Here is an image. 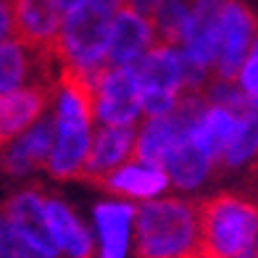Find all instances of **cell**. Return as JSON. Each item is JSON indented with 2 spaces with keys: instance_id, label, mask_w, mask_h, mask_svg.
I'll use <instances>...</instances> for the list:
<instances>
[{
  "instance_id": "44dd1931",
  "label": "cell",
  "mask_w": 258,
  "mask_h": 258,
  "mask_svg": "<svg viewBox=\"0 0 258 258\" xmlns=\"http://www.w3.org/2000/svg\"><path fill=\"white\" fill-rule=\"evenodd\" d=\"M258 153V108L248 111L240 121L237 137L224 156V166H240Z\"/></svg>"
},
{
  "instance_id": "7402d4cb",
  "label": "cell",
  "mask_w": 258,
  "mask_h": 258,
  "mask_svg": "<svg viewBox=\"0 0 258 258\" xmlns=\"http://www.w3.org/2000/svg\"><path fill=\"white\" fill-rule=\"evenodd\" d=\"M3 258H55L19 232L11 221H3Z\"/></svg>"
},
{
  "instance_id": "8fae6325",
  "label": "cell",
  "mask_w": 258,
  "mask_h": 258,
  "mask_svg": "<svg viewBox=\"0 0 258 258\" xmlns=\"http://www.w3.org/2000/svg\"><path fill=\"white\" fill-rule=\"evenodd\" d=\"M227 6L229 0H195L192 6L184 50L206 69L216 66L219 42H221V19H224Z\"/></svg>"
},
{
  "instance_id": "2e32d148",
  "label": "cell",
  "mask_w": 258,
  "mask_h": 258,
  "mask_svg": "<svg viewBox=\"0 0 258 258\" xmlns=\"http://www.w3.org/2000/svg\"><path fill=\"white\" fill-rule=\"evenodd\" d=\"M48 219H50L53 237L58 242V250H63L69 258H95V250H92V242L85 227L58 198H48Z\"/></svg>"
},
{
  "instance_id": "603a6c76",
  "label": "cell",
  "mask_w": 258,
  "mask_h": 258,
  "mask_svg": "<svg viewBox=\"0 0 258 258\" xmlns=\"http://www.w3.org/2000/svg\"><path fill=\"white\" fill-rule=\"evenodd\" d=\"M240 85H242V90L248 92L253 100H258V40L253 45L248 61H245V69L240 74Z\"/></svg>"
},
{
  "instance_id": "3957f363",
  "label": "cell",
  "mask_w": 258,
  "mask_h": 258,
  "mask_svg": "<svg viewBox=\"0 0 258 258\" xmlns=\"http://www.w3.org/2000/svg\"><path fill=\"white\" fill-rule=\"evenodd\" d=\"M116 11L100 0H82L63 16V29L58 40L61 66L77 69H105L108 66V42Z\"/></svg>"
},
{
  "instance_id": "ac0fdd59",
  "label": "cell",
  "mask_w": 258,
  "mask_h": 258,
  "mask_svg": "<svg viewBox=\"0 0 258 258\" xmlns=\"http://www.w3.org/2000/svg\"><path fill=\"white\" fill-rule=\"evenodd\" d=\"M132 216H137V211L124 203L95 206V221H98L100 240H103V258H124Z\"/></svg>"
},
{
  "instance_id": "4fadbf2b",
  "label": "cell",
  "mask_w": 258,
  "mask_h": 258,
  "mask_svg": "<svg viewBox=\"0 0 258 258\" xmlns=\"http://www.w3.org/2000/svg\"><path fill=\"white\" fill-rule=\"evenodd\" d=\"M58 87H42V85H29L21 87L11 95H3V108H0V135H3V145H8L11 140L21 137V132L32 124H37V119L45 113V108L55 100Z\"/></svg>"
},
{
  "instance_id": "52a82bcc",
  "label": "cell",
  "mask_w": 258,
  "mask_h": 258,
  "mask_svg": "<svg viewBox=\"0 0 258 258\" xmlns=\"http://www.w3.org/2000/svg\"><path fill=\"white\" fill-rule=\"evenodd\" d=\"M153 45H156V32H153L150 19L140 16L129 6L116 11L111 42H108V66L113 69L132 66L143 55H148Z\"/></svg>"
},
{
  "instance_id": "ffe728a7",
  "label": "cell",
  "mask_w": 258,
  "mask_h": 258,
  "mask_svg": "<svg viewBox=\"0 0 258 258\" xmlns=\"http://www.w3.org/2000/svg\"><path fill=\"white\" fill-rule=\"evenodd\" d=\"M27 48L19 40H3V48H0V58H3V77H0V87H3V95L21 90V82H24L32 72V58L24 53Z\"/></svg>"
},
{
  "instance_id": "ba28073f",
  "label": "cell",
  "mask_w": 258,
  "mask_h": 258,
  "mask_svg": "<svg viewBox=\"0 0 258 258\" xmlns=\"http://www.w3.org/2000/svg\"><path fill=\"white\" fill-rule=\"evenodd\" d=\"M3 221H11L32 242H37L42 250L55 255L58 242L53 237L50 219H48V195H42L40 187H29V190L11 195L3 206Z\"/></svg>"
},
{
  "instance_id": "30bf717a",
  "label": "cell",
  "mask_w": 258,
  "mask_h": 258,
  "mask_svg": "<svg viewBox=\"0 0 258 258\" xmlns=\"http://www.w3.org/2000/svg\"><path fill=\"white\" fill-rule=\"evenodd\" d=\"M53 145H55V116L53 119L48 116V119H40L29 132L3 145L6 174L21 177V174H29L32 169H48Z\"/></svg>"
},
{
  "instance_id": "277c9868",
  "label": "cell",
  "mask_w": 258,
  "mask_h": 258,
  "mask_svg": "<svg viewBox=\"0 0 258 258\" xmlns=\"http://www.w3.org/2000/svg\"><path fill=\"white\" fill-rule=\"evenodd\" d=\"M14 11V40L29 53H58L63 29L61 0H8Z\"/></svg>"
},
{
  "instance_id": "484cf974",
  "label": "cell",
  "mask_w": 258,
  "mask_h": 258,
  "mask_svg": "<svg viewBox=\"0 0 258 258\" xmlns=\"http://www.w3.org/2000/svg\"><path fill=\"white\" fill-rule=\"evenodd\" d=\"M242 258H258V245H255V248H253L248 255H242Z\"/></svg>"
},
{
  "instance_id": "9c48e42d",
  "label": "cell",
  "mask_w": 258,
  "mask_h": 258,
  "mask_svg": "<svg viewBox=\"0 0 258 258\" xmlns=\"http://www.w3.org/2000/svg\"><path fill=\"white\" fill-rule=\"evenodd\" d=\"M137 135L135 126H103L95 132L90 148V158L82 169V177L90 184H98L100 179H105L108 174L116 171V166H121L124 161H129L135 156L137 148Z\"/></svg>"
},
{
  "instance_id": "cb8c5ba5",
  "label": "cell",
  "mask_w": 258,
  "mask_h": 258,
  "mask_svg": "<svg viewBox=\"0 0 258 258\" xmlns=\"http://www.w3.org/2000/svg\"><path fill=\"white\" fill-rule=\"evenodd\" d=\"M163 0H129V8H135L140 16H145V19H153L156 16V11L161 8Z\"/></svg>"
},
{
  "instance_id": "7a4b0ae2",
  "label": "cell",
  "mask_w": 258,
  "mask_h": 258,
  "mask_svg": "<svg viewBox=\"0 0 258 258\" xmlns=\"http://www.w3.org/2000/svg\"><path fill=\"white\" fill-rule=\"evenodd\" d=\"M137 258H198L201 227L195 203L179 198L148 201L137 208Z\"/></svg>"
},
{
  "instance_id": "6da1fadb",
  "label": "cell",
  "mask_w": 258,
  "mask_h": 258,
  "mask_svg": "<svg viewBox=\"0 0 258 258\" xmlns=\"http://www.w3.org/2000/svg\"><path fill=\"white\" fill-rule=\"evenodd\" d=\"M201 248L198 258H242L258 245V206L234 192L195 203Z\"/></svg>"
},
{
  "instance_id": "7c38bea8",
  "label": "cell",
  "mask_w": 258,
  "mask_h": 258,
  "mask_svg": "<svg viewBox=\"0 0 258 258\" xmlns=\"http://www.w3.org/2000/svg\"><path fill=\"white\" fill-rule=\"evenodd\" d=\"M132 72L140 82V92H163L182 98L184 72H182V48L153 45L148 55L132 63Z\"/></svg>"
},
{
  "instance_id": "5b68a950",
  "label": "cell",
  "mask_w": 258,
  "mask_h": 258,
  "mask_svg": "<svg viewBox=\"0 0 258 258\" xmlns=\"http://www.w3.org/2000/svg\"><path fill=\"white\" fill-rule=\"evenodd\" d=\"M255 29L258 21L253 11L242 0H229V6L221 19V42H219V58H216V74L224 82H234L242 72V63L248 61V50L255 45Z\"/></svg>"
},
{
  "instance_id": "5bb4252c",
  "label": "cell",
  "mask_w": 258,
  "mask_h": 258,
  "mask_svg": "<svg viewBox=\"0 0 258 258\" xmlns=\"http://www.w3.org/2000/svg\"><path fill=\"white\" fill-rule=\"evenodd\" d=\"M166 182H169L166 169L145 166V163H129V166L116 169L105 179H100L95 187L113 195H124V198H153L166 187Z\"/></svg>"
},
{
  "instance_id": "e0dca14e",
  "label": "cell",
  "mask_w": 258,
  "mask_h": 258,
  "mask_svg": "<svg viewBox=\"0 0 258 258\" xmlns=\"http://www.w3.org/2000/svg\"><path fill=\"white\" fill-rule=\"evenodd\" d=\"M240 121H242L240 116L227 111V108H216V105H211V108L206 111L203 121L198 124V129H195V137L201 140V145L211 153L214 163H224L227 150L234 143V137H237Z\"/></svg>"
},
{
  "instance_id": "8992f818",
  "label": "cell",
  "mask_w": 258,
  "mask_h": 258,
  "mask_svg": "<svg viewBox=\"0 0 258 258\" xmlns=\"http://www.w3.org/2000/svg\"><path fill=\"white\" fill-rule=\"evenodd\" d=\"M140 111V82L132 66L113 69L108 66L98 85L95 98V121L103 126H132Z\"/></svg>"
},
{
  "instance_id": "9a60e30c",
  "label": "cell",
  "mask_w": 258,
  "mask_h": 258,
  "mask_svg": "<svg viewBox=\"0 0 258 258\" xmlns=\"http://www.w3.org/2000/svg\"><path fill=\"white\" fill-rule=\"evenodd\" d=\"M211 166H214V158H211V153L201 145V140H198L195 135L187 137L184 143H179L169 153L166 163H163L169 179L177 187H182V190H192V187H198L208 177Z\"/></svg>"
},
{
  "instance_id": "d4e9b609",
  "label": "cell",
  "mask_w": 258,
  "mask_h": 258,
  "mask_svg": "<svg viewBox=\"0 0 258 258\" xmlns=\"http://www.w3.org/2000/svg\"><path fill=\"white\" fill-rule=\"evenodd\" d=\"M77 3H82V0H61V6H63V11H72Z\"/></svg>"
},
{
  "instance_id": "d6986e66",
  "label": "cell",
  "mask_w": 258,
  "mask_h": 258,
  "mask_svg": "<svg viewBox=\"0 0 258 258\" xmlns=\"http://www.w3.org/2000/svg\"><path fill=\"white\" fill-rule=\"evenodd\" d=\"M192 11L187 8V0H163L156 16L150 19L156 32V45H166V48H179L184 45L187 27H190Z\"/></svg>"
}]
</instances>
